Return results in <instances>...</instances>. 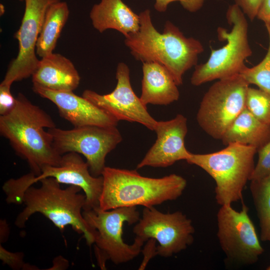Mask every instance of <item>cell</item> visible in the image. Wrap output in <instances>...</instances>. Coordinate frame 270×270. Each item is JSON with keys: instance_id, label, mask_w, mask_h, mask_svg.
Instances as JSON below:
<instances>
[{"instance_id": "6da1fadb", "label": "cell", "mask_w": 270, "mask_h": 270, "mask_svg": "<svg viewBox=\"0 0 270 270\" xmlns=\"http://www.w3.org/2000/svg\"><path fill=\"white\" fill-rule=\"evenodd\" d=\"M138 32L125 37L124 43L132 55L143 62H156L164 66L178 86L185 72L197 65L198 55L204 51L200 40L186 38L172 22L166 21L162 33L152 24L150 12L140 14Z\"/></svg>"}, {"instance_id": "7a4b0ae2", "label": "cell", "mask_w": 270, "mask_h": 270, "mask_svg": "<svg viewBox=\"0 0 270 270\" xmlns=\"http://www.w3.org/2000/svg\"><path fill=\"white\" fill-rule=\"evenodd\" d=\"M16 99L13 110L0 116V133L38 176L44 166L60 164L62 156L54 148L52 136L44 130L56 126L48 114L23 94L20 93Z\"/></svg>"}, {"instance_id": "3957f363", "label": "cell", "mask_w": 270, "mask_h": 270, "mask_svg": "<svg viewBox=\"0 0 270 270\" xmlns=\"http://www.w3.org/2000/svg\"><path fill=\"white\" fill-rule=\"evenodd\" d=\"M102 176L101 209L142 206L150 208L174 200L182 194L186 180L173 174L162 178L144 176L136 170L106 166Z\"/></svg>"}, {"instance_id": "277c9868", "label": "cell", "mask_w": 270, "mask_h": 270, "mask_svg": "<svg viewBox=\"0 0 270 270\" xmlns=\"http://www.w3.org/2000/svg\"><path fill=\"white\" fill-rule=\"evenodd\" d=\"M39 182V188L31 186L25 191L22 199L25 206L18 216L15 224L22 228L32 214L40 212L62 232L66 226L70 225L76 232L84 234L88 245L94 244L96 232L82 216L86 196L80 192L82 189L74 185L62 188L60 183L52 178Z\"/></svg>"}, {"instance_id": "5b68a950", "label": "cell", "mask_w": 270, "mask_h": 270, "mask_svg": "<svg viewBox=\"0 0 270 270\" xmlns=\"http://www.w3.org/2000/svg\"><path fill=\"white\" fill-rule=\"evenodd\" d=\"M257 152L254 146L232 143L214 152H191L186 161L199 166L214 180L218 204L231 205L242 200L243 190L254 169V156Z\"/></svg>"}, {"instance_id": "8992f818", "label": "cell", "mask_w": 270, "mask_h": 270, "mask_svg": "<svg viewBox=\"0 0 270 270\" xmlns=\"http://www.w3.org/2000/svg\"><path fill=\"white\" fill-rule=\"evenodd\" d=\"M228 24L232 26L228 32L224 28H218L220 40L226 44L218 50H212L208 60L195 66L190 78L192 84L198 86L207 82L240 74L246 66L245 60L252 55L248 38V23L240 8L230 6L226 14Z\"/></svg>"}, {"instance_id": "52a82bcc", "label": "cell", "mask_w": 270, "mask_h": 270, "mask_svg": "<svg viewBox=\"0 0 270 270\" xmlns=\"http://www.w3.org/2000/svg\"><path fill=\"white\" fill-rule=\"evenodd\" d=\"M82 216L88 224L94 229V252L98 264L106 269V262L115 264L130 262L142 252L145 241L136 236L132 244L122 238L123 226L136 224L140 218L136 206L120 207L105 210L100 207L83 210Z\"/></svg>"}, {"instance_id": "ba28073f", "label": "cell", "mask_w": 270, "mask_h": 270, "mask_svg": "<svg viewBox=\"0 0 270 270\" xmlns=\"http://www.w3.org/2000/svg\"><path fill=\"white\" fill-rule=\"evenodd\" d=\"M249 86L238 74L218 80L208 88L196 114L198 125L206 134L216 140L222 139L246 108Z\"/></svg>"}, {"instance_id": "9c48e42d", "label": "cell", "mask_w": 270, "mask_h": 270, "mask_svg": "<svg viewBox=\"0 0 270 270\" xmlns=\"http://www.w3.org/2000/svg\"><path fill=\"white\" fill-rule=\"evenodd\" d=\"M52 178L60 184H68L80 187L86 196L83 210H89L99 206V202L103 186L102 176H94L85 162L75 152L63 154L58 166H44L40 175L36 176L32 172L18 178H11L4 184V190L8 198L13 202H22L27 188L40 180Z\"/></svg>"}, {"instance_id": "30bf717a", "label": "cell", "mask_w": 270, "mask_h": 270, "mask_svg": "<svg viewBox=\"0 0 270 270\" xmlns=\"http://www.w3.org/2000/svg\"><path fill=\"white\" fill-rule=\"evenodd\" d=\"M53 145L62 156L70 152L83 155L92 176H99L106 166V158L122 140L116 126H85L63 130L56 126L48 128Z\"/></svg>"}, {"instance_id": "8fae6325", "label": "cell", "mask_w": 270, "mask_h": 270, "mask_svg": "<svg viewBox=\"0 0 270 270\" xmlns=\"http://www.w3.org/2000/svg\"><path fill=\"white\" fill-rule=\"evenodd\" d=\"M133 232L145 242L156 240L158 255L168 258L192 244L194 228L192 220L182 212L164 214L152 206L144 207Z\"/></svg>"}, {"instance_id": "7c38bea8", "label": "cell", "mask_w": 270, "mask_h": 270, "mask_svg": "<svg viewBox=\"0 0 270 270\" xmlns=\"http://www.w3.org/2000/svg\"><path fill=\"white\" fill-rule=\"evenodd\" d=\"M217 236L228 258L242 264L257 262L264 251L254 226L248 215V208L242 202L241 210L229 204L221 206L217 214Z\"/></svg>"}, {"instance_id": "4fadbf2b", "label": "cell", "mask_w": 270, "mask_h": 270, "mask_svg": "<svg viewBox=\"0 0 270 270\" xmlns=\"http://www.w3.org/2000/svg\"><path fill=\"white\" fill-rule=\"evenodd\" d=\"M60 0H24L20 26L14 34L18 44L16 58L10 62L2 84H10L32 76L40 60L36 46L46 12L52 4Z\"/></svg>"}, {"instance_id": "5bb4252c", "label": "cell", "mask_w": 270, "mask_h": 270, "mask_svg": "<svg viewBox=\"0 0 270 270\" xmlns=\"http://www.w3.org/2000/svg\"><path fill=\"white\" fill-rule=\"evenodd\" d=\"M116 79V86L111 92L100 94L86 90L82 96L118 121L138 122L154 131L158 121L152 116L146 106L134 92L130 81V69L124 62L118 64Z\"/></svg>"}, {"instance_id": "9a60e30c", "label": "cell", "mask_w": 270, "mask_h": 270, "mask_svg": "<svg viewBox=\"0 0 270 270\" xmlns=\"http://www.w3.org/2000/svg\"><path fill=\"white\" fill-rule=\"evenodd\" d=\"M154 131L156 140L138 164L137 168H166L189 158L191 152L184 144L188 132L187 118L184 115L178 114L172 120L158 121Z\"/></svg>"}, {"instance_id": "2e32d148", "label": "cell", "mask_w": 270, "mask_h": 270, "mask_svg": "<svg viewBox=\"0 0 270 270\" xmlns=\"http://www.w3.org/2000/svg\"><path fill=\"white\" fill-rule=\"evenodd\" d=\"M33 91L53 102L60 116L74 127L85 126H116L118 120L91 102L72 91H58L33 84Z\"/></svg>"}, {"instance_id": "e0dca14e", "label": "cell", "mask_w": 270, "mask_h": 270, "mask_svg": "<svg viewBox=\"0 0 270 270\" xmlns=\"http://www.w3.org/2000/svg\"><path fill=\"white\" fill-rule=\"evenodd\" d=\"M32 76L33 84L58 91L73 92L80 82V76L72 62L64 56L54 52L42 58Z\"/></svg>"}, {"instance_id": "ac0fdd59", "label": "cell", "mask_w": 270, "mask_h": 270, "mask_svg": "<svg viewBox=\"0 0 270 270\" xmlns=\"http://www.w3.org/2000/svg\"><path fill=\"white\" fill-rule=\"evenodd\" d=\"M90 17L93 27L100 33L112 29L126 37L140 28L139 14L122 0H101L93 6Z\"/></svg>"}, {"instance_id": "d6986e66", "label": "cell", "mask_w": 270, "mask_h": 270, "mask_svg": "<svg viewBox=\"0 0 270 270\" xmlns=\"http://www.w3.org/2000/svg\"><path fill=\"white\" fill-rule=\"evenodd\" d=\"M142 102L156 105H168L178 100L180 92L175 80L168 70L156 62L142 63Z\"/></svg>"}, {"instance_id": "ffe728a7", "label": "cell", "mask_w": 270, "mask_h": 270, "mask_svg": "<svg viewBox=\"0 0 270 270\" xmlns=\"http://www.w3.org/2000/svg\"><path fill=\"white\" fill-rule=\"evenodd\" d=\"M270 140V124L258 120L246 108L234 120L221 140L224 145L238 143L258 150Z\"/></svg>"}, {"instance_id": "44dd1931", "label": "cell", "mask_w": 270, "mask_h": 270, "mask_svg": "<svg viewBox=\"0 0 270 270\" xmlns=\"http://www.w3.org/2000/svg\"><path fill=\"white\" fill-rule=\"evenodd\" d=\"M69 14L68 5L65 2L60 0L48 6L37 42L36 53L38 56L42 58L53 53Z\"/></svg>"}, {"instance_id": "7402d4cb", "label": "cell", "mask_w": 270, "mask_h": 270, "mask_svg": "<svg viewBox=\"0 0 270 270\" xmlns=\"http://www.w3.org/2000/svg\"><path fill=\"white\" fill-rule=\"evenodd\" d=\"M250 190L260 228V238L270 242V173L251 180Z\"/></svg>"}, {"instance_id": "603a6c76", "label": "cell", "mask_w": 270, "mask_h": 270, "mask_svg": "<svg viewBox=\"0 0 270 270\" xmlns=\"http://www.w3.org/2000/svg\"><path fill=\"white\" fill-rule=\"evenodd\" d=\"M269 45L264 59L252 68L246 66L240 74L250 84L256 85L262 90L270 94V32Z\"/></svg>"}, {"instance_id": "cb8c5ba5", "label": "cell", "mask_w": 270, "mask_h": 270, "mask_svg": "<svg viewBox=\"0 0 270 270\" xmlns=\"http://www.w3.org/2000/svg\"><path fill=\"white\" fill-rule=\"evenodd\" d=\"M246 108L258 120L270 124V94L249 86Z\"/></svg>"}, {"instance_id": "d4e9b609", "label": "cell", "mask_w": 270, "mask_h": 270, "mask_svg": "<svg viewBox=\"0 0 270 270\" xmlns=\"http://www.w3.org/2000/svg\"><path fill=\"white\" fill-rule=\"evenodd\" d=\"M257 152L258 160L250 180L260 179L270 173V140Z\"/></svg>"}, {"instance_id": "484cf974", "label": "cell", "mask_w": 270, "mask_h": 270, "mask_svg": "<svg viewBox=\"0 0 270 270\" xmlns=\"http://www.w3.org/2000/svg\"><path fill=\"white\" fill-rule=\"evenodd\" d=\"M174 2H179L185 10L194 12L202 7L204 0H156L154 8L158 12H164L168 5Z\"/></svg>"}, {"instance_id": "4316f807", "label": "cell", "mask_w": 270, "mask_h": 270, "mask_svg": "<svg viewBox=\"0 0 270 270\" xmlns=\"http://www.w3.org/2000/svg\"><path fill=\"white\" fill-rule=\"evenodd\" d=\"M10 84H0V116L6 114L14 108L16 99L11 93Z\"/></svg>"}, {"instance_id": "83f0119b", "label": "cell", "mask_w": 270, "mask_h": 270, "mask_svg": "<svg viewBox=\"0 0 270 270\" xmlns=\"http://www.w3.org/2000/svg\"><path fill=\"white\" fill-rule=\"evenodd\" d=\"M263 0H234L244 14L250 20H253L258 15Z\"/></svg>"}, {"instance_id": "f1b7e54d", "label": "cell", "mask_w": 270, "mask_h": 270, "mask_svg": "<svg viewBox=\"0 0 270 270\" xmlns=\"http://www.w3.org/2000/svg\"><path fill=\"white\" fill-rule=\"evenodd\" d=\"M23 257L22 253L10 252L0 246V259L12 268L20 269L26 266L23 262Z\"/></svg>"}, {"instance_id": "f546056e", "label": "cell", "mask_w": 270, "mask_h": 270, "mask_svg": "<svg viewBox=\"0 0 270 270\" xmlns=\"http://www.w3.org/2000/svg\"><path fill=\"white\" fill-rule=\"evenodd\" d=\"M146 244L142 250V252L144 255V258L138 270H143L145 269L148 262L152 258L158 255L157 248L156 243V240L153 238H150L146 241Z\"/></svg>"}, {"instance_id": "4dcf8cb0", "label": "cell", "mask_w": 270, "mask_h": 270, "mask_svg": "<svg viewBox=\"0 0 270 270\" xmlns=\"http://www.w3.org/2000/svg\"><path fill=\"white\" fill-rule=\"evenodd\" d=\"M256 17L266 26L270 24V0H262Z\"/></svg>"}, {"instance_id": "1f68e13d", "label": "cell", "mask_w": 270, "mask_h": 270, "mask_svg": "<svg viewBox=\"0 0 270 270\" xmlns=\"http://www.w3.org/2000/svg\"><path fill=\"white\" fill-rule=\"evenodd\" d=\"M266 28L268 32H270V24L268 25H266Z\"/></svg>"}, {"instance_id": "d6a6232c", "label": "cell", "mask_w": 270, "mask_h": 270, "mask_svg": "<svg viewBox=\"0 0 270 270\" xmlns=\"http://www.w3.org/2000/svg\"><path fill=\"white\" fill-rule=\"evenodd\" d=\"M267 270H270V266L266 268Z\"/></svg>"}, {"instance_id": "836d02e7", "label": "cell", "mask_w": 270, "mask_h": 270, "mask_svg": "<svg viewBox=\"0 0 270 270\" xmlns=\"http://www.w3.org/2000/svg\"><path fill=\"white\" fill-rule=\"evenodd\" d=\"M20 0V1H24V0Z\"/></svg>"}]
</instances>
